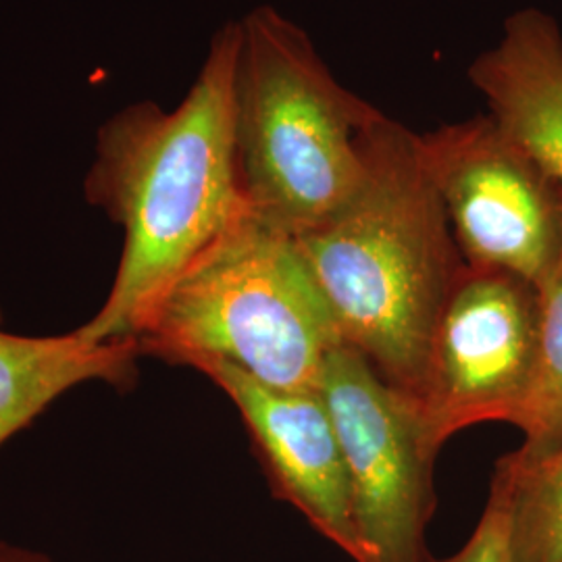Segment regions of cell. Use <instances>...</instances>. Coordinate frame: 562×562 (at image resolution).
I'll use <instances>...</instances> for the list:
<instances>
[{
	"label": "cell",
	"mask_w": 562,
	"mask_h": 562,
	"mask_svg": "<svg viewBox=\"0 0 562 562\" xmlns=\"http://www.w3.org/2000/svg\"><path fill=\"white\" fill-rule=\"evenodd\" d=\"M238 21L213 36L176 109L123 106L102 123L83 199L123 229L120 267L83 340L138 341L165 292L250 213L241 186L234 71Z\"/></svg>",
	"instance_id": "1"
},
{
	"label": "cell",
	"mask_w": 562,
	"mask_h": 562,
	"mask_svg": "<svg viewBox=\"0 0 562 562\" xmlns=\"http://www.w3.org/2000/svg\"><path fill=\"white\" fill-rule=\"evenodd\" d=\"M294 240L344 344L419 404L431 340L464 261L417 132L383 113L364 138L359 190Z\"/></svg>",
	"instance_id": "2"
},
{
	"label": "cell",
	"mask_w": 562,
	"mask_h": 562,
	"mask_svg": "<svg viewBox=\"0 0 562 562\" xmlns=\"http://www.w3.org/2000/svg\"><path fill=\"white\" fill-rule=\"evenodd\" d=\"M382 115L276 7L238 20L236 148L246 201L262 222L299 238L334 215L361 186L364 138Z\"/></svg>",
	"instance_id": "3"
},
{
	"label": "cell",
	"mask_w": 562,
	"mask_h": 562,
	"mask_svg": "<svg viewBox=\"0 0 562 562\" xmlns=\"http://www.w3.org/2000/svg\"><path fill=\"white\" fill-rule=\"evenodd\" d=\"M341 340L299 244L252 211L183 271L138 336L142 357L234 367L278 390H319Z\"/></svg>",
	"instance_id": "4"
},
{
	"label": "cell",
	"mask_w": 562,
	"mask_h": 562,
	"mask_svg": "<svg viewBox=\"0 0 562 562\" xmlns=\"http://www.w3.org/2000/svg\"><path fill=\"white\" fill-rule=\"evenodd\" d=\"M462 261L540 288L562 252V190L490 113L417 134Z\"/></svg>",
	"instance_id": "5"
},
{
	"label": "cell",
	"mask_w": 562,
	"mask_h": 562,
	"mask_svg": "<svg viewBox=\"0 0 562 562\" xmlns=\"http://www.w3.org/2000/svg\"><path fill=\"white\" fill-rule=\"evenodd\" d=\"M319 392L340 436L369 562H436L427 525L438 504L434 471L440 452L427 442L417 404L346 344L325 362Z\"/></svg>",
	"instance_id": "6"
},
{
	"label": "cell",
	"mask_w": 562,
	"mask_h": 562,
	"mask_svg": "<svg viewBox=\"0 0 562 562\" xmlns=\"http://www.w3.org/2000/svg\"><path fill=\"white\" fill-rule=\"evenodd\" d=\"M538 288L496 269L461 271L436 327L417 404L436 452L480 423H515L538 350Z\"/></svg>",
	"instance_id": "7"
},
{
	"label": "cell",
	"mask_w": 562,
	"mask_h": 562,
	"mask_svg": "<svg viewBox=\"0 0 562 562\" xmlns=\"http://www.w3.org/2000/svg\"><path fill=\"white\" fill-rule=\"evenodd\" d=\"M234 402L276 498L292 504L355 562H369L329 408L319 390H278L223 362L199 369Z\"/></svg>",
	"instance_id": "8"
},
{
	"label": "cell",
	"mask_w": 562,
	"mask_h": 562,
	"mask_svg": "<svg viewBox=\"0 0 562 562\" xmlns=\"http://www.w3.org/2000/svg\"><path fill=\"white\" fill-rule=\"evenodd\" d=\"M487 113L562 190V34L540 9L515 11L503 36L469 65Z\"/></svg>",
	"instance_id": "9"
},
{
	"label": "cell",
	"mask_w": 562,
	"mask_h": 562,
	"mask_svg": "<svg viewBox=\"0 0 562 562\" xmlns=\"http://www.w3.org/2000/svg\"><path fill=\"white\" fill-rule=\"evenodd\" d=\"M140 357L138 341L94 344L76 329L60 336L11 334L0 311V448L78 385L132 390Z\"/></svg>",
	"instance_id": "10"
},
{
	"label": "cell",
	"mask_w": 562,
	"mask_h": 562,
	"mask_svg": "<svg viewBox=\"0 0 562 562\" xmlns=\"http://www.w3.org/2000/svg\"><path fill=\"white\" fill-rule=\"evenodd\" d=\"M538 294L536 367L521 413L513 423L521 429L522 443L510 454L522 464L562 452V252Z\"/></svg>",
	"instance_id": "11"
},
{
	"label": "cell",
	"mask_w": 562,
	"mask_h": 562,
	"mask_svg": "<svg viewBox=\"0 0 562 562\" xmlns=\"http://www.w3.org/2000/svg\"><path fill=\"white\" fill-rule=\"evenodd\" d=\"M496 469L510 494L513 562H562V452L531 464L506 454Z\"/></svg>",
	"instance_id": "12"
},
{
	"label": "cell",
	"mask_w": 562,
	"mask_h": 562,
	"mask_svg": "<svg viewBox=\"0 0 562 562\" xmlns=\"http://www.w3.org/2000/svg\"><path fill=\"white\" fill-rule=\"evenodd\" d=\"M436 562H513L510 554V494L501 469L492 477L482 519L469 542L454 557Z\"/></svg>",
	"instance_id": "13"
},
{
	"label": "cell",
	"mask_w": 562,
	"mask_h": 562,
	"mask_svg": "<svg viewBox=\"0 0 562 562\" xmlns=\"http://www.w3.org/2000/svg\"><path fill=\"white\" fill-rule=\"evenodd\" d=\"M0 562H53L46 554L36 550L15 546V543L0 542Z\"/></svg>",
	"instance_id": "14"
}]
</instances>
